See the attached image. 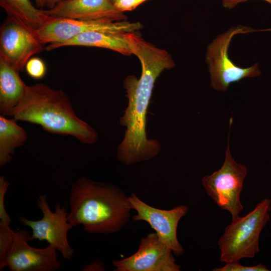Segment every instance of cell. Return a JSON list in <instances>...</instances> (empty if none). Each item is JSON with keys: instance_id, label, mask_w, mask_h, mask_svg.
Listing matches in <instances>:
<instances>
[{"instance_id": "ffe728a7", "label": "cell", "mask_w": 271, "mask_h": 271, "mask_svg": "<svg viewBox=\"0 0 271 271\" xmlns=\"http://www.w3.org/2000/svg\"><path fill=\"white\" fill-rule=\"evenodd\" d=\"M265 265L258 264L253 266H246L241 264L239 261L225 263L221 267L215 268L213 271H268Z\"/></svg>"}, {"instance_id": "603a6c76", "label": "cell", "mask_w": 271, "mask_h": 271, "mask_svg": "<svg viewBox=\"0 0 271 271\" xmlns=\"http://www.w3.org/2000/svg\"><path fill=\"white\" fill-rule=\"evenodd\" d=\"M83 271L105 270V268L100 260H96L92 263L86 265L82 269Z\"/></svg>"}, {"instance_id": "7a4b0ae2", "label": "cell", "mask_w": 271, "mask_h": 271, "mask_svg": "<svg viewBox=\"0 0 271 271\" xmlns=\"http://www.w3.org/2000/svg\"><path fill=\"white\" fill-rule=\"evenodd\" d=\"M68 219L89 233L110 234L128 222L132 209L125 193L116 186L81 176L70 188Z\"/></svg>"}, {"instance_id": "5b68a950", "label": "cell", "mask_w": 271, "mask_h": 271, "mask_svg": "<svg viewBox=\"0 0 271 271\" xmlns=\"http://www.w3.org/2000/svg\"><path fill=\"white\" fill-rule=\"evenodd\" d=\"M247 174L246 166L237 163L232 156L228 140L221 167L201 179L207 195L220 209L230 213L232 220L239 216L243 208L240 194Z\"/></svg>"}, {"instance_id": "484cf974", "label": "cell", "mask_w": 271, "mask_h": 271, "mask_svg": "<svg viewBox=\"0 0 271 271\" xmlns=\"http://www.w3.org/2000/svg\"><path fill=\"white\" fill-rule=\"evenodd\" d=\"M37 8L40 9H43L45 7L44 0H35Z\"/></svg>"}, {"instance_id": "9a60e30c", "label": "cell", "mask_w": 271, "mask_h": 271, "mask_svg": "<svg viewBox=\"0 0 271 271\" xmlns=\"http://www.w3.org/2000/svg\"><path fill=\"white\" fill-rule=\"evenodd\" d=\"M27 85L21 79L19 71L0 59V112L12 116L23 98Z\"/></svg>"}, {"instance_id": "7402d4cb", "label": "cell", "mask_w": 271, "mask_h": 271, "mask_svg": "<svg viewBox=\"0 0 271 271\" xmlns=\"http://www.w3.org/2000/svg\"><path fill=\"white\" fill-rule=\"evenodd\" d=\"M148 0H110L115 8L123 13L131 11Z\"/></svg>"}, {"instance_id": "d4e9b609", "label": "cell", "mask_w": 271, "mask_h": 271, "mask_svg": "<svg viewBox=\"0 0 271 271\" xmlns=\"http://www.w3.org/2000/svg\"><path fill=\"white\" fill-rule=\"evenodd\" d=\"M63 0H44V6L46 10H50Z\"/></svg>"}, {"instance_id": "ac0fdd59", "label": "cell", "mask_w": 271, "mask_h": 271, "mask_svg": "<svg viewBox=\"0 0 271 271\" xmlns=\"http://www.w3.org/2000/svg\"><path fill=\"white\" fill-rule=\"evenodd\" d=\"M15 236L10 224L0 220V262L6 257Z\"/></svg>"}, {"instance_id": "44dd1931", "label": "cell", "mask_w": 271, "mask_h": 271, "mask_svg": "<svg viewBox=\"0 0 271 271\" xmlns=\"http://www.w3.org/2000/svg\"><path fill=\"white\" fill-rule=\"evenodd\" d=\"M10 183L4 176H0V220L10 224L11 219L6 211L5 206V198Z\"/></svg>"}, {"instance_id": "8992f818", "label": "cell", "mask_w": 271, "mask_h": 271, "mask_svg": "<svg viewBox=\"0 0 271 271\" xmlns=\"http://www.w3.org/2000/svg\"><path fill=\"white\" fill-rule=\"evenodd\" d=\"M255 31L243 26L233 27L219 35L208 46L206 61L213 89L226 91L232 83L246 77H255L260 75L257 64L248 68H241L230 60L228 54L229 46L233 36Z\"/></svg>"}, {"instance_id": "277c9868", "label": "cell", "mask_w": 271, "mask_h": 271, "mask_svg": "<svg viewBox=\"0 0 271 271\" xmlns=\"http://www.w3.org/2000/svg\"><path fill=\"white\" fill-rule=\"evenodd\" d=\"M270 199L264 198L245 216L232 220L218 241L221 261L254 257L259 251L260 235L270 218Z\"/></svg>"}, {"instance_id": "5bb4252c", "label": "cell", "mask_w": 271, "mask_h": 271, "mask_svg": "<svg viewBox=\"0 0 271 271\" xmlns=\"http://www.w3.org/2000/svg\"><path fill=\"white\" fill-rule=\"evenodd\" d=\"M65 46L97 47L110 49L125 56L132 55L124 33L89 31L61 43L49 44L45 49L51 51Z\"/></svg>"}, {"instance_id": "ba28073f", "label": "cell", "mask_w": 271, "mask_h": 271, "mask_svg": "<svg viewBox=\"0 0 271 271\" xmlns=\"http://www.w3.org/2000/svg\"><path fill=\"white\" fill-rule=\"evenodd\" d=\"M140 22L115 21L109 19L80 20L55 19L37 32L42 44H59L89 31L126 33L142 29Z\"/></svg>"}, {"instance_id": "e0dca14e", "label": "cell", "mask_w": 271, "mask_h": 271, "mask_svg": "<svg viewBox=\"0 0 271 271\" xmlns=\"http://www.w3.org/2000/svg\"><path fill=\"white\" fill-rule=\"evenodd\" d=\"M14 118L0 116V166L11 162L16 149L22 146L27 140L26 130Z\"/></svg>"}, {"instance_id": "52a82bcc", "label": "cell", "mask_w": 271, "mask_h": 271, "mask_svg": "<svg viewBox=\"0 0 271 271\" xmlns=\"http://www.w3.org/2000/svg\"><path fill=\"white\" fill-rule=\"evenodd\" d=\"M37 205L43 214L41 219L32 220L20 216L18 220L22 225L32 229V236L34 239L46 241L56 248L64 259H70L74 251L68 242L67 234L73 227L68 221L67 209L57 203L55 211H52L47 196L43 194L38 196Z\"/></svg>"}, {"instance_id": "9c48e42d", "label": "cell", "mask_w": 271, "mask_h": 271, "mask_svg": "<svg viewBox=\"0 0 271 271\" xmlns=\"http://www.w3.org/2000/svg\"><path fill=\"white\" fill-rule=\"evenodd\" d=\"M34 239L25 230L15 231V236L9 251L2 262L0 270L8 266L11 271H55L62 264L58 259L57 249L49 244L45 248L30 245Z\"/></svg>"}, {"instance_id": "7c38bea8", "label": "cell", "mask_w": 271, "mask_h": 271, "mask_svg": "<svg viewBox=\"0 0 271 271\" xmlns=\"http://www.w3.org/2000/svg\"><path fill=\"white\" fill-rule=\"evenodd\" d=\"M173 251L156 232L143 237L138 250L121 260H114V271H180Z\"/></svg>"}, {"instance_id": "2e32d148", "label": "cell", "mask_w": 271, "mask_h": 271, "mask_svg": "<svg viewBox=\"0 0 271 271\" xmlns=\"http://www.w3.org/2000/svg\"><path fill=\"white\" fill-rule=\"evenodd\" d=\"M0 6L7 16L17 20L28 29L37 32L55 18L35 7L30 0H0Z\"/></svg>"}, {"instance_id": "30bf717a", "label": "cell", "mask_w": 271, "mask_h": 271, "mask_svg": "<svg viewBox=\"0 0 271 271\" xmlns=\"http://www.w3.org/2000/svg\"><path fill=\"white\" fill-rule=\"evenodd\" d=\"M44 45L35 32L13 18L7 16L1 26L0 59L19 72Z\"/></svg>"}, {"instance_id": "6da1fadb", "label": "cell", "mask_w": 271, "mask_h": 271, "mask_svg": "<svg viewBox=\"0 0 271 271\" xmlns=\"http://www.w3.org/2000/svg\"><path fill=\"white\" fill-rule=\"evenodd\" d=\"M130 49L140 61L142 74L139 79L128 75L123 82L128 105L119 119L126 129L117 149V157L127 165L149 160L161 151L158 141L147 138L146 114L157 78L164 70L175 66L168 51L143 39L134 41Z\"/></svg>"}, {"instance_id": "3957f363", "label": "cell", "mask_w": 271, "mask_h": 271, "mask_svg": "<svg viewBox=\"0 0 271 271\" xmlns=\"http://www.w3.org/2000/svg\"><path fill=\"white\" fill-rule=\"evenodd\" d=\"M12 116L50 133L73 136L85 144H94L98 139L96 130L77 116L68 96L44 83L27 85Z\"/></svg>"}, {"instance_id": "cb8c5ba5", "label": "cell", "mask_w": 271, "mask_h": 271, "mask_svg": "<svg viewBox=\"0 0 271 271\" xmlns=\"http://www.w3.org/2000/svg\"><path fill=\"white\" fill-rule=\"evenodd\" d=\"M249 0H222V4L224 8L231 9L234 8L238 4L245 2ZM271 5V0H263Z\"/></svg>"}, {"instance_id": "d6986e66", "label": "cell", "mask_w": 271, "mask_h": 271, "mask_svg": "<svg viewBox=\"0 0 271 271\" xmlns=\"http://www.w3.org/2000/svg\"><path fill=\"white\" fill-rule=\"evenodd\" d=\"M25 69L32 78L40 79L46 75L47 67L45 62L38 57H32L27 62Z\"/></svg>"}, {"instance_id": "8fae6325", "label": "cell", "mask_w": 271, "mask_h": 271, "mask_svg": "<svg viewBox=\"0 0 271 271\" xmlns=\"http://www.w3.org/2000/svg\"><path fill=\"white\" fill-rule=\"evenodd\" d=\"M128 200L131 209L137 213L133 216V221L147 222L175 255L180 256L184 253V248L177 238V230L179 222L188 212L187 206L181 205L170 210L161 209L146 203L135 193L128 196Z\"/></svg>"}, {"instance_id": "4fadbf2b", "label": "cell", "mask_w": 271, "mask_h": 271, "mask_svg": "<svg viewBox=\"0 0 271 271\" xmlns=\"http://www.w3.org/2000/svg\"><path fill=\"white\" fill-rule=\"evenodd\" d=\"M44 12L56 19L91 20L109 19L125 21L126 16L117 10L110 0H63Z\"/></svg>"}]
</instances>
